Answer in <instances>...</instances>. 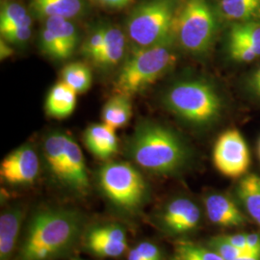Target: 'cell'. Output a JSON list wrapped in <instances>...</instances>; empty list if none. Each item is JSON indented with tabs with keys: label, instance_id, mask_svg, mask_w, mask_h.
Returning <instances> with one entry per match:
<instances>
[{
	"label": "cell",
	"instance_id": "6da1fadb",
	"mask_svg": "<svg viewBox=\"0 0 260 260\" xmlns=\"http://www.w3.org/2000/svg\"><path fill=\"white\" fill-rule=\"evenodd\" d=\"M86 228L84 214L75 208H41L29 219L15 260L62 258L83 238Z\"/></svg>",
	"mask_w": 260,
	"mask_h": 260
},
{
	"label": "cell",
	"instance_id": "7a4b0ae2",
	"mask_svg": "<svg viewBox=\"0 0 260 260\" xmlns=\"http://www.w3.org/2000/svg\"><path fill=\"white\" fill-rule=\"evenodd\" d=\"M126 153L139 167L159 176L176 175L190 159V150L177 133L154 122L137 126L127 142Z\"/></svg>",
	"mask_w": 260,
	"mask_h": 260
},
{
	"label": "cell",
	"instance_id": "3957f363",
	"mask_svg": "<svg viewBox=\"0 0 260 260\" xmlns=\"http://www.w3.org/2000/svg\"><path fill=\"white\" fill-rule=\"evenodd\" d=\"M98 185L112 208L125 217L139 215L150 199L146 179L127 162L103 165L98 172Z\"/></svg>",
	"mask_w": 260,
	"mask_h": 260
},
{
	"label": "cell",
	"instance_id": "277c9868",
	"mask_svg": "<svg viewBox=\"0 0 260 260\" xmlns=\"http://www.w3.org/2000/svg\"><path fill=\"white\" fill-rule=\"evenodd\" d=\"M171 40L138 48L124 62L116 82V92L130 96L140 93L175 65L177 54Z\"/></svg>",
	"mask_w": 260,
	"mask_h": 260
},
{
	"label": "cell",
	"instance_id": "5b68a950",
	"mask_svg": "<svg viewBox=\"0 0 260 260\" xmlns=\"http://www.w3.org/2000/svg\"><path fill=\"white\" fill-rule=\"evenodd\" d=\"M168 108L179 118L198 125L215 121L222 110L216 90L204 80H186L175 84L165 95Z\"/></svg>",
	"mask_w": 260,
	"mask_h": 260
},
{
	"label": "cell",
	"instance_id": "8992f818",
	"mask_svg": "<svg viewBox=\"0 0 260 260\" xmlns=\"http://www.w3.org/2000/svg\"><path fill=\"white\" fill-rule=\"evenodd\" d=\"M175 13L170 0H148L132 12L127 22L128 36L138 47H151L170 39Z\"/></svg>",
	"mask_w": 260,
	"mask_h": 260
},
{
	"label": "cell",
	"instance_id": "52a82bcc",
	"mask_svg": "<svg viewBox=\"0 0 260 260\" xmlns=\"http://www.w3.org/2000/svg\"><path fill=\"white\" fill-rule=\"evenodd\" d=\"M215 30V18L206 0H185L175 16L173 31L177 41L193 54H202L209 49Z\"/></svg>",
	"mask_w": 260,
	"mask_h": 260
},
{
	"label": "cell",
	"instance_id": "ba28073f",
	"mask_svg": "<svg viewBox=\"0 0 260 260\" xmlns=\"http://www.w3.org/2000/svg\"><path fill=\"white\" fill-rule=\"evenodd\" d=\"M201 205L187 196H176L168 200L153 216L158 230L172 238L185 239L196 233L203 223Z\"/></svg>",
	"mask_w": 260,
	"mask_h": 260
},
{
	"label": "cell",
	"instance_id": "9c48e42d",
	"mask_svg": "<svg viewBox=\"0 0 260 260\" xmlns=\"http://www.w3.org/2000/svg\"><path fill=\"white\" fill-rule=\"evenodd\" d=\"M213 163L224 177L241 178L248 174L251 155L240 131L229 129L219 136L214 145Z\"/></svg>",
	"mask_w": 260,
	"mask_h": 260
},
{
	"label": "cell",
	"instance_id": "30bf717a",
	"mask_svg": "<svg viewBox=\"0 0 260 260\" xmlns=\"http://www.w3.org/2000/svg\"><path fill=\"white\" fill-rule=\"evenodd\" d=\"M85 249L99 257H118L127 249L126 233L118 223H98L86 228Z\"/></svg>",
	"mask_w": 260,
	"mask_h": 260
},
{
	"label": "cell",
	"instance_id": "8fae6325",
	"mask_svg": "<svg viewBox=\"0 0 260 260\" xmlns=\"http://www.w3.org/2000/svg\"><path fill=\"white\" fill-rule=\"evenodd\" d=\"M40 161L37 152L29 145H24L11 152L3 159L0 166V176L10 185L31 184L37 178Z\"/></svg>",
	"mask_w": 260,
	"mask_h": 260
},
{
	"label": "cell",
	"instance_id": "7c38bea8",
	"mask_svg": "<svg viewBox=\"0 0 260 260\" xmlns=\"http://www.w3.org/2000/svg\"><path fill=\"white\" fill-rule=\"evenodd\" d=\"M203 201L205 215L215 225L233 229L251 223L233 195L212 191L205 194Z\"/></svg>",
	"mask_w": 260,
	"mask_h": 260
},
{
	"label": "cell",
	"instance_id": "4fadbf2b",
	"mask_svg": "<svg viewBox=\"0 0 260 260\" xmlns=\"http://www.w3.org/2000/svg\"><path fill=\"white\" fill-rule=\"evenodd\" d=\"M62 185L77 196H86L90 190L82 150L70 135L65 134V166Z\"/></svg>",
	"mask_w": 260,
	"mask_h": 260
},
{
	"label": "cell",
	"instance_id": "5bb4252c",
	"mask_svg": "<svg viewBox=\"0 0 260 260\" xmlns=\"http://www.w3.org/2000/svg\"><path fill=\"white\" fill-rule=\"evenodd\" d=\"M24 215L19 204L10 205L0 215V260H11L15 253Z\"/></svg>",
	"mask_w": 260,
	"mask_h": 260
},
{
	"label": "cell",
	"instance_id": "9a60e30c",
	"mask_svg": "<svg viewBox=\"0 0 260 260\" xmlns=\"http://www.w3.org/2000/svg\"><path fill=\"white\" fill-rule=\"evenodd\" d=\"M233 196L251 223L260 228V176L247 174L235 186Z\"/></svg>",
	"mask_w": 260,
	"mask_h": 260
},
{
	"label": "cell",
	"instance_id": "2e32d148",
	"mask_svg": "<svg viewBox=\"0 0 260 260\" xmlns=\"http://www.w3.org/2000/svg\"><path fill=\"white\" fill-rule=\"evenodd\" d=\"M84 142L95 157L108 159L118 151V139L115 129L105 123L90 125L84 132Z\"/></svg>",
	"mask_w": 260,
	"mask_h": 260
},
{
	"label": "cell",
	"instance_id": "e0dca14e",
	"mask_svg": "<svg viewBox=\"0 0 260 260\" xmlns=\"http://www.w3.org/2000/svg\"><path fill=\"white\" fill-rule=\"evenodd\" d=\"M65 134L53 132L44 142L43 152L47 169L51 176L62 184L65 166Z\"/></svg>",
	"mask_w": 260,
	"mask_h": 260
},
{
	"label": "cell",
	"instance_id": "ac0fdd59",
	"mask_svg": "<svg viewBox=\"0 0 260 260\" xmlns=\"http://www.w3.org/2000/svg\"><path fill=\"white\" fill-rule=\"evenodd\" d=\"M76 92L64 82L53 86L47 94L46 110L56 119H64L70 116L76 105Z\"/></svg>",
	"mask_w": 260,
	"mask_h": 260
},
{
	"label": "cell",
	"instance_id": "d6986e66",
	"mask_svg": "<svg viewBox=\"0 0 260 260\" xmlns=\"http://www.w3.org/2000/svg\"><path fill=\"white\" fill-rule=\"evenodd\" d=\"M125 51V37L119 28L104 27V44L94 64L104 69L120 63Z\"/></svg>",
	"mask_w": 260,
	"mask_h": 260
},
{
	"label": "cell",
	"instance_id": "ffe728a7",
	"mask_svg": "<svg viewBox=\"0 0 260 260\" xmlns=\"http://www.w3.org/2000/svg\"><path fill=\"white\" fill-rule=\"evenodd\" d=\"M32 6L42 17L69 19L82 13L84 2L83 0H32Z\"/></svg>",
	"mask_w": 260,
	"mask_h": 260
},
{
	"label": "cell",
	"instance_id": "44dd1931",
	"mask_svg": "<svg viewBox=\"0 0 260 260\" xmlns=\"http://www.w3.org/2000/svg\"><path fill=\"white\" fill-rule=\"evenodd\" d=\"M132 106L129 96L118 93L105 103L103 110V123L113 129L123 127L129 121Z\"/></svg>",
	"mask_w": 260,
	"mask_h": 260
},
{
	"label": "cell",
	"instance_id": "7402d4cb",
	"mask_svg": "<svg viewBox=\"0 0 260 260\" xmlns=\"http://www.w3.org/2000/svg\"><path fill=\"white\" fill-rule=\"evenodd\" d=\"M225 19L238 22L259 21L260 0H221Z\"/></svg>",
	"mask_w": 260,
	"mask_h": 260
},
{
	"label": "cell",
	"instance_id": "603a6c76",
	"mask_svg": "<svg viewBox=\"0 0 260 260\" xmlns=\"http://www.w3.org/2000/svg\"><path fill=\"white\" fill-rule=\"evenodd\" d=\"M172 260H224L206 245H201L187 239H178L175 243Z\"/></svg>",
	"mask_w": 260,
	"mask_h": 260
},
{
	"label": "cell",
	"instance_id": "cb8c5ba5",
	"mask_svg": "<svg viewBox=\"0 0 260 260\" xmlns=\"http://www.w3.org/2000/svg\"><path fill=\"white\" fill-rule=\"evenodd\" d=\"M46 27L49 29L64 47L67 54L72 55L78 44V34L75 25L65 18H47Z\"/></svg>",
	"mask_w": 260,
	"mask_h": 260
},
{
	"label": "cell",
	"instance_id": "d4e9b609",
	"mask_svg": "<svg viewBox=\"0 0 260 260\" xmlns=\"http://www.w3.org/2000/svg\"><path fill=\"white\" fill-rule=\"evenodd\" d=\"M32 19L23 6L14 1L2 3L0 12V31L12 28L31 27Z\"/></svg>",
	"mask_w": 260,
	"mask_h": 260
},
{
	"label": "cell",
	"instance_id": "484cf974",
	"mask_svg": "<svg viewBox=\"0 0 260 260\" xmlns=\"http://www.w3.org/2000/svg\"><path fill=\"white\" fill-rule=\"evenodd\" d=\"M229 42L250 47L260 56V21L236 23L230 32Z\"/></svg>",
	"mask_w": 260,
	"mask_h": 260
},
{
	"label": "cell",
	"instance_id": "4316f807",
	"mask_svg": "<svg viewBox=\"0 0 260 260\" xmlns=\"http://www.w3.org/2000/svg\"><path fill=\"white\" fill-rule=\"evenodd\" d=\"M63 82L70 86L77 93H85L92 84L90 69L82 63H72L66 66L62 73Z\"/></svg>",
	"mask_w": 260,
	"mask_h": 260
},
{
	"label": "cell",
	"instance_id": "83f0119b",
	"mask_svg": "<svg viewBox=\"0 0 260 260\" xmlns=\"http://www.w3.org/2000/svg\"><path fill=\"white\" fill-rule=\"evenodd\" d=\"M206 246L219 253L224 260H235L245 255L255 254L254 252L243 251L224 240L222 235L213 236L206 242Z\"/></svg>",
	"mask_w": 260,
	"mask_h": 260
},
{
	"label": "cell",
	"instance_id": "f1b7e54d",
	"mask_svg": "<svg viewBox=\"0 0 260 260\" xmlns=\"http://www.w3.org/2000/svg\"><path fill=\"white\" fill-rule=\"evenodd\" d=\"M40 44L42 50L47 54L57 60H65L70 56L67 54L61 43L59 42L58 38L46 26L41 32L40 36Z\"/></svg>",
	"mask_w": 260,
	"mask_h": 260
},
{
	"label": "cell",
	"instance_id": "f546056e",
	"mask_svg": "<svg viewBox=\"0 0 260 260\" xmlns=\"http://www.w3.org/2000/svg\"><path fill=\"white\" fill-rule=\"evenodd\" d=\"M104 44V26L96 28L93 33L86 39L82 47V53L88 59L94 62L101 53Z\"/></svg>",
	"mask_w": 260,
	"mask_h": 260
},
{
	"label": "cell",
	"instance_id": "4dcf8cb0",
	"mask_svg": "<svg viewBox=\"0 0 260 260\" xmlns=\"http://www.w3.org/2000/svg\"><path fill=\"white\" fill-rule=\"evenodd\" d=\"M229 50L232 58L238 62H252L260 57L250 47L234 42H229Z\"/></svg>",
	"mask_w": 260,
	"mask_h": 260
},
{
	"label": "cell",
	"instance_id": "1f68e13d",
	"mask_svg": "<svg viewBox=\"0 0 260 260\" xmlns=\"http://www.w3.org/2000/svg\"><path fill=\"white\" fill-rule=\"evenodd\" d=\"M1 35L10 44H24L31 37V27H17L1 31Z\"/></svg>",
	"mask_w": 260,
	"mask_h": 260
},
{
	"label": "cell",
	"instance_id": "d6a6232c",
	"mask_svg": "<svg viewBox=\"0 0 260 260\" xmlns=\"http://www.w3.org/2000/svg\"><path fill=\"white\" fill-rule=\"evenodd\" d=\"M147 260H164L163 251L154 243L149 241L140 242L135 247Z\"/></svg>",
	"mask_w": 260,
	"mask_h": 260
},
{
	"label": "cell",
	"instance_id": "836d02e7",
	"mask_svg": "<svg viewBox=\"0 0 260 260\" xmlns=\"http://www.w3.org/2000/svg\"><path fill=\"white\" fill-rule=\"evenodd\" d=\"M93 1L99 5H102L106 8H111V9L124 8L132 2V0H93Z\"/></svg>",
	"mask_w": 260,
	"mask_h": 260
},
{
	"label": "cell",
	"instance_id": "e575fe53",
	"mask_svg": "<svg viewBox=\"0 0 260 260\" xmlns=\"http://www.w3.org/2000/svg\"><path fill=\"white\" fill-rule=\"evenodd\" d=\"M251 85L252 90L258 95L260 93V68H258L251 76Z\"/></svg>",
	"mask_w": 260,
	"mask_h": 260
},
{
	"label": "cell",
	"instance_id": "d590c367",
	"mask_svg": "<svg viewBox=\"0 0 260 260\" xmlns=\"http://www.w3.org/2000/svg\"><path fill=\"white\" fill-rule=\"evenodd\" d=\"M12 54H13V49L8 45V42H6L5 40L4 41L1 40V43H0V57H1V59H6Z\"/></svg>",
	"mask_w": 260,
	"mask_h": 260
},
{
	"label": "cell",
	"instance_id": "8d00e7d4",
	"mask_svg": "<svg viewBox=\"0 0 260 260\" xmlns=\"http://www.w3.org/2000/svg\"><path fill=\"white\" fill-rule=\"evenodd\" d=\"M127 260H147L135 247L128 251Z\"/></svg>",
	"mask_w": 260,
	"mask_h": 260
},
{
	"label": "cell",
	"instance_id": "74e56055",
	"mask_svg": "<svg viewBox=\"0 0 260 260\" xmlns=\"http://www.w3.org/2000/svg\"><path fill=\"white\" fill-rule=\"evenodd\" d=\"M235 260H260V253H255V254H249L239 257Z\"/></svg>",
	"mask_w": 260,
	"mask_h": 260
},
{
	"label": "cell",
	"instance_id": "f35d334b",
	"mask_svg": "<svg viewBox=\"0 0 260 260\" xmlns=\"http://www.w3.org/2000/svg\"><path fill=\"white\" fill-rule=\"evenodd\" d=\"M258 152H259V157H260V141H259V146H258Z\"/></svg>",
	"mask_w": 260,
	"mask_h": 260
},
{
	"label": "cell",
	"instance_id": "ab89813d",
	"mask_svg": "<svg viewBox=\"0 0 260 260\" xmlns=\"http://www.w3.org/2000/svg\"><path fill=\"white\" fill-rule=\"evenodd\" d=\"M258 95H259V96H260V93H259V94H258Z\"/></svg>",
	"mask_w": 260,
	"mask_h": 260
}]
</instances>
